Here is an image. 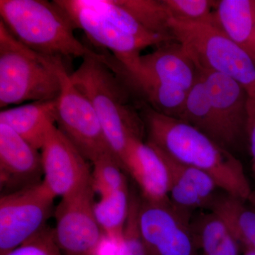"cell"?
Wrapping results in <instances>:
<instances>
[{"label":"cell","instance_id":"cb8c5ba5","mask_svg":"<svg viewBox=\"0 0 255 255\" xmlns=\"http://www.w3.org/2000/svg\"><path fill=\"white\" fill-rule=\"evenodd\" d=\"M216 1L211 0H163L171 17L186 22L215 25Z\"/></svg>","mask_w":255,"mask_h":255},{"label":"cell","instance_id":"2e32d148","mask_svg":"<svg viewBox=\"0 0 255 255\" xmlns=\"http://www.w3.org/2000/svg\"><path fill=\"white\" fill-rule=\"evenodd\" d=\"M129 73H140L189 92L199 78V70L178 42L164 43L152 53L142 55L137 68Z\"/></svg>","mask_w":255,"mask_h":255},{"label":"cell","instance_id":"ac0fdd59","mask_svg":"<svg viewBox=\"0 0 255 255\" xmlns=\"http://www.w3.org/2000/svg\"><path fill=\"white\" fill-rule=\"evenodd\" d=\"M215 24L255 61V0H219Z\"/></svg>","mask_w":255,"mask_h":255},{"label":"cell","instance_id":"7a4b0ae2","mask_svg":"<svg viewBox=\"0 0 255 255\" xmlns=\"http://www.w3.org/2000/svg\"><path fill=\"white\" fill-rule=\"evenodd\" d=\"M75 29L97 46L110 50L124 70L137 68L142 50L173 41L150 31L128 6L127 0H54Z\"/></svg>","mask_w":255,"mask_h":255},{"label":"cell","instance_id":"3957f363","mask_svg":"<svg viewBox=\"0 0 255 255\" xmlns=\"http://www.w3.org/2000/svg\"><path fill=\"white\" fill-rule=\"evenodd\" d=\"M112 57L87 56L70 73L74 85L90 101L114 157L123 168L128 145L133 138L144 140L140 112L130 104L134 97L123 79L111 68Z\"/></svg>","mask_w":255,"mask_h":255},{"label":"cell","instance_id":"9a60e30c","mask_svg":"<svg viewBox=\"0 0 255 255\" xmlns=\"http://www.w3.org/2000/svg\"><path fill=\"white\" fill-rule=\"evenodd\" d=\"M157 150L164 157L170 174L169 203L191 217L198 210H209L222 191L214 179L205 172L179 163Z\"/></svg>","mask_w":255,"mask_h":255},{"label":"cell","instance_id":"484cf974","mask_svg":"<svg viewBox=\"0 0 255 255\" xmlns=\"http://www.w3.org/2000/svg\"><path fill=\"white\" fill-rule=\"evenodd\" d=\"M5 255H63L57 246L53 229L45 227L38 234Z\"/></svg>","mask_w":255,"mask_h":255},{"label":"cell","instance_id":"9c48e42d","mask_svg":"<svg viewBox=\"0 0 255 255\" xmlns=\"http://www.w3.org/2000/svg\"><path fill=\"white\" fill-rule=\"evenodd\" d=\"M95 194L87 186L61 198L55 207L53 236L63 255H95L105 239L96 219Z\"/></svg>","mask_w":255,"mask_h":255},{"label":"cell","instance_id":"52a82bcc","mask_svg":"<svg viewBox=\"0 0 255 255\" xmlns=\"http://www.w3.org/2000/svg\"><path fill=\"white\" fill-rule=\"evenodd\" d=\"M56 65L61 90L57 99L55 126L92 163L113 155L91 102L72 82L64 60L58 58Z\"/></svg>","mask_w":255,"mask_h":255},{"label":"cell","instance_id":"603a6c76","mask_svg":"<svg viewBox=\"0 0 255 255\" xmlns=\"http://www.w3.org/2000/svg\"><path fill=\"white\" fill-rule=\"evenodd\" d=\"M119 161L113 155H106L93 162L91 186L94 192L102 197L128 185Z\"/></svg>","mask_w":255,"mask_h":255},{"label":"cell","instance_id":"4fadbf2b","mask_svg":"<svg viewBox=\"0 0 255 255\" xmlns=\"http://www.w3.org/2000/svg\"><path fill=\"white\" fill-rule=\"evenodd\" d=\"M38 150L9 126L0 123V187L3 194L43 181Z\"/></svg>","mask_w":255,"mask_h":255},{"label":"cell","instance_id":"6da1fadb","mask_svg":"<svg viewBox=\"0 0 255 255\" xmlns=\"http://www.w3.org/2000/svg\"><path fill=\"white\" fill-rule=\"evenodd\" d=\"M142 105L146 142L179 163L205 172L223 192L255 205L243 164L231 151L180 119Z\"/></svg>","mask_w":255,"mask_h":255},{"label":"cell","instance_id":"ffe728a7","mask_svg":"<svg viewBox=\"0 0 255 255\" xmlns=\"http://www.w3.org/2000/svg\"><path fill=\"white\" fill-rule=\"evenodd\" d=\"M247 201L220 193L209 210L221 216L239 242L243 250L255 253V210Z\"/></svg>","mask_w":255,"mask_h":255},{"label":"cell","instance_id":"5bb4252c","mask_svg":"<svg viewBox=\"0 0 255 255\" xmlns=\"http://www.w3.org/2000/svg\"><path fill=\"white\" fill-rule=\"evenodd\" d=\"M123 169L137 184L142 199L153 202L169 201L168 167L160 152L148 142L138 138L130 140Z\"/></svg>","mask_w":255,"mask_h":255},{"label":"cell","instance_id":"e0dca14e","mask_svg":"<svg viewBox=\"0 0 255 255\" xmlns=\"http://www.w3.org/2000/svg\"><path fill=\"white\" fill-rule=\"evenodd\" d=\"M57 100L38 101L1 110L0 123L11 127L41 150L50 128L55 125Z\"/></svg>","mask_w":255,"mask_h":255},{"label":"cell","instance_id":"5b68a950","mask_svg":"<svg viewBox=\"0 0 255 255\" xmlns=\"http://www.w3.org/2000/svg\"><path fill=\"white\" fill-rule=\"evenodd\" d=\"M58 58L38 54L14 38L0 21V107L57 100L61 83Z\"/></svg>","mask_w":255,"mask_h":255},{"label":"cell","instance_id":"30bf717a","mask_svg":"<svg viewBox=\"0 0 255 255\" xmlns=\"http://www.w3.org/2000/svg\"><path fill=\"white\" fill-rule=\"evenodd\" d=\"M191 219L169 201L140 197L139 226L147 255H197Z\"/></svg>","mask_w":255,"mask_h":255},{"label":"cell","instance_id":"4316f807","mask_svg":"<svg viewBox=\"0 0 255 255\" xmlns=\"http://www.w3.org/2000/svg\"><path fill=\"white\" fill-rule=\"evenodd\" d=\"M246 139L249 143L252 157V166L255 177V98L248 100V119L247 124Z\"/></svg>","mask_w":255,"mask_h":255},{"label":"cell","instance_id":"44dd1931","mask_svg":"<svg viewBox=\"0 0 255 255\" xmlns=\"http://www.w3.org/2000/svg\"><path fill=\"white\" fill-rule=\"evenodd\" d=\"M179 119L200 130L226 148L222 131L201 74L195 85L187 92L184 110Z\"/></svg>","mask_w":255,"mask_h":255},{"label":"cell","instance_id":"d6986e66","mask_svg":"<svg viewBox=\"0 0 255 255\" xmlns=\"http://www.w3.org/2000/svg\"><path fill=\"white\" fill-rule=\"evenodd\" d=\"M201 255H241L242 247L221 216L211 210L196 213L191 221Z\"/></svg>","mask_w":255,"mask_h":255},{"label":"cell","instance_id":"d4e9b609","mask_svg":"<svg viewBox=\"0 0 255 255\" xmlns=\"http://www.w3.org/2000/svg\"><path fill=\"white\" fill-rule=\"evenodd\" d=\"M140 196L131 190L130 209L116 255H147L139 226Z\"/></svg>","mask_w":255,"mask_h":255},{"label":"cell","instance_id":"ba28073f","mask_svg":"<svg viewBox=\"0 0 255 255\" xmlns=\"http://www.w3.org/2000/svg\"><path fill=\"white\" fill-rule=\"evenodd\" d=\"M55 196L42 182L0 199V255H5L38 234L54 213Z\"/></svg>","mask_w":255,"mask_h":255},{"label":"cell","instance_id":"7402d4cb","mask_svg":"<svg viewBox=\"0 0 255 255\" xmlns=\"http://www.w3.org/2000/svg\"><path fill=\"white\" fill-rule=\"evenodd\" d=\"M131 190L128 185L95 202V214L105 237L119 243L127 223L130 209Z\"/></svg>","mask_w":255,"mask_h":255},{"label":"cell","instance_id":"83f0119b","mask_svg":"<svg viewBox=\"0 0 255 255\" xmlns=\"http://www.w3.org/2000/svg\"><path fill=\"white\" fill-rule=\"evenodd\" d=\"M243 255H255V253L250 250H243Z\"/></svg>","mask_w":255,"mask_h":255},{"label":"cell","instance_id":"7c38bea8","mask_svg":"<svg viewBox=\"0 0 255 255\" xmlns=\"http://www.w3.org/2000/svg\"><path fill=\"white\" fill-rule=\"evenodd\" d=\"M199 73L222 131L225 145L232 152L246 138L249 96L241 84L226 75Z\"/></svg>","mask_w":255,"mask_h":255},{"label":"cell","instance_id":"277c9868","mask_svg":"<svg viewBox=\"0 0 255 255\" xmlns=\"http://www.w3.org/2000/svg\"><path fill=\"white\" fill-rule=\"evenodd\" d=\"M0 16L17 41L38 54L63 60L106 56L79 41L71 20L54 1L0 0Z\"/></svg>","mask_w":255,"mask_h":255},{"label":"cell","instance_id":"8fae6325","mask_svg":"<svg viewBox=\"0 0 255 255\" xmlns=\"http://www.w3.org/2000/svg\"><path fill=\"white\" fill-rule=\"evenodd\" d=\"M41 150L43 182L55 197L91 185L87 159L56 126L50 128Z\"/></svg>","mask_w":255,"mask_h":255},{"label":"cell","instance_id":"8992f818","mask_svg":"<svg viewBox=\"0 0 255 255\" xmlns=\"http://www.w3.org/2000/svg\"><path fill=\"white\" fill-rule=\"evenodd\" d=\"M170 33L201 73L226 75L255 98V61L217 26L171 18Z\"/></svg>","mask_w":255,"mask_h":255}]
</instances>
